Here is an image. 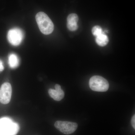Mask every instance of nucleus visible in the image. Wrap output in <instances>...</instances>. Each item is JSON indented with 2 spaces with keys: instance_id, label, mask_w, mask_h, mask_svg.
Wrapping results in <instances>:
<instances>
[{
  "instance_id": "nucleus-1",
  "label": "nucleus",
  "mask_w": 135,
  "mask_h": 135,
  "mask_svg": "<svg viewBox=\"0 0 135 135\" xmlns=\"http://www.w3.org/2000/svg\"><path fill=\"white\" fill-rule=\"evenodd\" d=\"M35 18L39 29L42 33L48 35L53 32L54 25L53 22L44 12H39Z\"/></svg>"
},
{
  "instance_id": "nucleus-2",
  "label": "nucleus",
  "mask_w": 135,
  "mask_h": 135,
  "mask_svg": "<svg viewBox=\"0 0 135 135\" xmlns=\"http://www.w3.org/2000/svg\"><path fill=\"white\" fill-rule=\"evenodd\" d=\"M19 126L9 118L0 119V135H16Z\"/></svg>"
},
{
  "instance_id": "nucleus-3",
  "label": "nucleus",
  "mask_w": 135,
  "mask_h": 135,
  "mask_svg": "<svg viewBox=\"0 0 135 135\" xmlns=\"http://www.w3.org/2000/svg\"><path fill=\"white\" fill-rule=\"evenodd\" d=\"M89 85L92 90L97 92H106L109 87L107 80L99 75H95L91 77L89 80Z\"/></svg>"
},
{
  "instance_id": "nucleus-4",
  "label": "nucleus",
  "mask_w": 135,
  "mask_h": 135,
  "mask_svg": "<svg viewBox=\"0 0 135 135\" xmlns=\"http://www.w3.org/2000/svg\"><path fill=\"white\" fill-rule=\"evenodd\" d=\"M24 37L23 32L20 28H12L8 32V40L12 46H16L19 45L22 42Z\"/></svg>"
},
{
  "instance_id": "nucleus-5",
  "label": "nucleus",
  "mask_w": 135,
  "mask_h": 135,
  "mask_svg": "<svg viewBox=\"0 0 135 135\" xmlns=\"http://www.w3.org/2000/svg\"><path fill=\"white\" fill-rule=\"evenodd\" d=\"M55 126L62 133L65 134H70L75 132L78 125L75 122L58 120L55 123Z\"/></svg>"
},
{
  "instance_id": "nucleus-6",
  "label": "nucleus",
  "mask_w": 135,
  "mask_h": 135,
  "mask_svg": "<svg viewBox=\"0 0 135 135\" xmlns=\"http://www.w3.org/2000/svg\"><path fill=\"white\" fill-rule=\"evenodd\" d=\"M12 87L9 83H3L0 89V102L3 104L9 103L12 95Z\"/></svg>"
},
{
  "instance_id": "nucleus-7",
  "label": "nucleus",
  "mask_w": 135,
  "mask_h": 135,
  "mask_svg": "<svg viewBox=\"0 0 135 135\" xmlns=\"http://www.w3.org/2000/svg\"><path fill=\"white\" fill-rule=\"evenodd\" d=\"M55 89H50L49 90V94L50 96L54 100L56 101H60L64 97V92L61 89V86L58 84L55 86Z\"/></svg>"
},
{
  "instance_id": "nucleus-8",
  "label": "nucleus",
  "mask_w": 135,
  "mask_h": 135,
  "mask_svg": "<svg viewBox=\"0 0 135 135\" xmlns=\"http://www.w3.org/2000/svg\"><path fill=\"white\" fill-rule=\"evenodd\" d=\"M79 21V17L76 14H71L67 17V26L71 31H76L78 28L77 22Z\"/></svg>"
},
{
  "instance_id": "nucleus-9",
  "label": "nucleus",
  "mask_w": 135,
  "mask_h": 135,
  "mask_svg": "<svg viewBox=\"0 0 135 135\" xmlns=\"http://www.w3.org/2000/svg\"><path fill=\"white\" fill-rule=\"evenodd\" d=\"M8 64L10 67L12 69L16 68L19 64L18 57L15 53H11L8 56Z\"/></svg>"
},
{
  "instance_id": "nucleus-10",
  "label": "nucleus",
  "mask_w": 135,
  "mask_h": 135,
  "mask_svg": "<svg viewBox=\"0 0 135 135\" xmlns=\"http://www.w3.org/2000/svg\"><path fill=\"white\" fill-rule=\"evenodd\" d=\"M96 41L99 46L104 47L107 45L109 42V39L107 35L103 33L96 37Z\"/></svg>"
},
{
  "instance_id": "nucleus-11",
  "label": "nucleus",
  "mask_w": 135,
  "mask_h": 135,
  "mask_svg": "<svg viewBox=\"0 0 135 135\" xmlns=\"http://www.w3.org/2000/svg\"><path fill=\"white\" fill-rule=\"evenodd\" d=\"M92 33L94 36L97 37L104 32L101 27L98 26H96L92 28Z\"/></svg>"
},
{
  "instance_id": "nucleus-12",
  "label": "nucleus",
  "mask_w": 135,
  "mask_h": 135,
  "mask_svg": "<svg viewBox=\"0 0 135 135\" xmlns=\"http://www.w3.org/2000/svg\"><path fill=\"white\" fill-rule=\"evenodd\" d=\"M131 125L133 126V128L134 129H135V115H134V116L132 117V119H131Z\"/></svg>"
},
{
  "instance_id": "nucleus-13",
  "label": "nucleus",
  "mask_w": 135,
  "mask_h": 135,
  "mask_svg": "<svg viewBox=\"0 0 135 135\" xmlns=\"http://www.w3.org/2000/svg\"><path fill=\"white\" fill-rule=\"evenodd\" d=\"M4 67L3 66V63L2 61L0 60V73H1L4 70Z\"/></svg>"
}]
</instances>
